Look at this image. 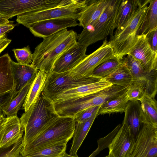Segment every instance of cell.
I'll return each instance as SVG.
<instances>
[{"mask_svg": "<svg viewBox=\"0 0 157 157\" xmlns=\"http://www.w3.org/2000/svg\"><path fill=\"white\" fill-rule=\"evenodd\" d=\"M100 106H93L86 109L76 114L73 118L75 122H83L90 118Z\"/></svg>", "mask_w": 157, "mask_h": 157, "instance_id": "obj_35", "label": "cell"}, {"mask_svg": "<svg viewBox=\"0 0 157 157\" xmlns=\"http://www.w3.org/2000/svg\"><path fill=\"white\" fill-rule=\"evenodd\" d=\"M109 0H89L78 19V25L84 28L96 20L102 14Z\"/></svg>", "mask_w": 157, "mask_h": 157, "instance_id": "obj_20", "label": "cell"}, {"mask_svg": "<svg viewBox=\"0 0 157 157\" xmlns=\"http://www.w3.org/2000/svg\"><path fill=\"white\" fill-rule=\"evenodd\" d=\"M23 136L16 143L6 147L0 148V157H20L23 146Z\"/></svg>", "mask_w": 157, "mask_h": 157, "instance_id": "obj_34", "label": "cell"}, {"mask_svg": "<svg viewBox=\"0 0 157 157\" xmlns=\"http://www.w3.org/2000/svg\"><path fill=\"white\" fill-rule=\"evenodd\" d=\"M120 60L130 72L132 80L141 79L146 82V94L155 98L157 92V70L146 72L139 63L129 55Z\"/></svg>", "mask_w": 157, "mask_h": 157, "instance_id": "obj_14", "label": "cell"}, {"mask_svg": "<svg viewBox=\"0 0 157 157\" xmlns=\"http://www.w3.org/2000/svg\"><path fill=\"white\" fill-rule=\"evenodd\" d=\"M136 136L125 121L109 145V153L113 157H129L133 147Z\"/></svg>", "mask_w": 157, "mask_h": 157, "instance_id": "obj_12", "label": "cell"}, {"mask_svg": "<svg viewBox=\"0 0 157 157\" xmlns=\"http://www.w3.org/2000/svg\"><path fill=\"white\" fill-rule=\"evenodd\" d=\"M104 79L112 85L127 86L132 81V78L128 68L122 63L116 71Z\"/></svg>", "mask_w": 157, "mask_h": 157, "instance_id": "obj_29", "label": "cell"}, {"mask_svg": "<svg viewBox=\"0 0 157 157\" xmlns=\"http://www.w3.org/2000/svg\"><path fill=\"white\" fill-rule=\"evenodd\" d=\"M4 118V115L3 113L0 114V126Z\"/></svg>", "mask_w": 157, "mask_h": 157, "instance_id": "obj_41", "label": "cell"}, {"mask_svg": "<svg viewBox=\"0 0 157 157\" xmlns=\"http://www.w3.org/2000/svg\"><path fill=\"white\" fill-rule=\"evenodd\" d=\"M12 22V21H9L8 19L0 17V26Z\"/></svg>", "mask_w": 157, "mask_h": 157, "instance_id": "obj_40", "label": "cell"}, {"mask_svg": "<svg viewBox=\"0 0 157 157\" xmlns=\"http://www.w3.org/2000/svg\"><path fill=\"white\" fill-rule=\"evenodd\" d=\"M47 75L48 74L44 71H38L22 105L25 113L40 97L44 88Z\"/></svg>", "mask_w": 157, "mask_h": 157, "instance_id": "obj_23", "label": "cell"}, {"mask_svg": "<svg viewBox=\"0 0 157 157\" xmlns=\"http://www.w3.org/2000/svg\"><path fill=\"white\" fill-rule=\"evenodd\" d=\"M56 0H0V17L7 19L27 12H37L56 7Z\"/></svg>", "mask_w": 157, "mask_h": 157, "instance_id": "obj_8", "label": "cell"}, {"mask_svg": "<svg viewBox=\"0 0 157 157\" xmlns=\"http://www.w3.org/2000/svg\"><path fill=\"white\" fill-rule=\"evenodd\" d=\"M139 0H121L117 15L116 28L122 27L137 8Z\"/></svg>", "mask_w": 157, "mask_h": 157, "instance_id": "obj_27", "label": "cell"}, {"mask_svg": "<svg viewBox=\"0 0 157 157\" xmlns=\"http://www.w3.org/2000/svg\"><path fill=\"white\" fill-rule=\"evenodd\" d=\"M122 64L120 60L114 57L99 65L94 70L91 75L104 79L116 71Z\"/></svg>", "mask_w": 157, "mask_h": 157, "instance_id": "obj_30", "label": "cell"}, {"mask_svg": "<svg viewBox=\"0 0 157 157\" xmlns=\"http://www.w3.org/2000/svg\"><path fill=\"white\" fill-rule=\"evenodd\" d=\"M5 37H6V36H5V37H1V38H0V39H2V38H5Z\"/></svg>", "mask_w": 157, "mask_h": 157, "instance_id": "obj_46", "label": "cell"}, {"mask_svg": "<svg viewBox=\"0 0 157 157\" xmlns=\"http://www.w3.org/2000/svg\"><path fill=\"white\" fill-rule=\"evenodd\" d=\"M99 109L97 110L88 119L82 122H75L72 137L73 141L69 151L70 155L78 156L77 151L86 137L94 120L98 115Z\"/></svg>", "mask_w": 157, "mask_h": 157, "instance_id": "obj_22", "label": "cell"}, {"mask_svg": "<svg viewBox=\"0 0 157 157\" xmlns=\"http://www.w3.org/2000/svg\"><path fill=\"white\" fill-rule=\"evenodd\" d=\"M11 63L14 82L13 91L16 95L22 88L35 77L39 70L31 64H21L12 60Z\"/></svg>", "mask_w": 157, "mask_h": 157, "instance_id": "obj_18", "label": "cell"}, {"mask_svg": "<svg viewBox=\"0 0 157 157\" xmlns=\"http://www.w3.org/2000/svg\"><path fill=\"white\" fill-rule=\"evenodd\" d=\"M11 60L8 53L0 56V96L10 92L14 89Z\"/></svg>", "mask_w": 157, "mask_h": 157, "instance_id": "obj_21", "label": "cell"}, {"mask_svg": "<svg viewBox=\"0 0 157 157\" xmlns=\"http://www.w3.org/2000/svg\"><path fill=\"white\" fill-rule=\"evenodd\" d=\"M127 55L138 61L146 72L150 73L157 70V53L152 49L146 35L136 36Z\"/></svg>", "mask_w": 157, "mask_h": 157, "instance_id": "obj_10", "label": "cell"}, {"mask_svg": "<svg viewBox=\"0 0 157 157\" xmlns=\"http://www.w3.org/2000/svg\"><path fill=\"white\" fill-rule=\"evenodd\" d=\"M104 157H113V156L111 154L109 153V155H107V156H105Z\"/></svg>", "mask_w": 157, "mask_h": 157, "instance_id": "obj_43", "label": "cell"}, {"mask_svg": "<svg viewBox=\"0 0 157 157\" xmlns=\"http://www.w3.org/2000/svg\"><path fill=\"white\" fill-rule=\"evenodd\" d=\"M114 57L111 44L106 38L99 48L91 54L87 55L81 62L70 71L81 76L91 75L99 65Z\"/></svg>", "mask_w": 157, "mask_h": 157, "instance_id": "obj_11", "label": "cell"}, {"mask_svg": "<svg viewBox=\"0 0 157 157\" xmlns=\"http://www.w3.org/2000/svg\"><path fill=\"white\" fill-rule=\"evenodd\" d=\"M87 48L85 46L77 42L56 61L52 72L60 73L71 70L87 56Z\"/></svg>", "mask_w": 157, "mask_h": 157, "instance_id": "obj_17", "label": "cell"}, {"mask_svg": "<svg viewBox=\"0 0 157 157\" xmlns=\"http://www.w3.org/2000/svg\"><path fill=\"white\" fill-rule=\"evenodd\" d=\"M146 36L152 49L157 53V29L150 31Z\"/></svg>", "mask_w": 157, "mask_h": 157, "instance_id": "obj_36", "label": "cell"}, {"mask_svg": "<svg viewBox=\"0 0 157 157\" xmlns=\"http://www.w3.org/2000/svg\"><path fill=\"white\" fill-rule=\"evenodd\" d=\"M78 24L77 21L71 18L53 19L36 22L30 25L29 29L34 36L43 38Z\"/></svg>", "mask_w": 157, "mask_h": 157, "instance_id": "obj_13", "label": "cell"}, {"mask_svg": "<svg viewBox=\"0 0 157 157\" xmlns=\"http://www.w3.org/2000/svg\"><path fill=\"white\" fill-rule=\"evenodd\" d=\"M150 0H139L138 6L132 17L122 28L116 29L109 42L115 57L121 60L128 54V49L137 35L145 17Z\"/></svg>", "mask_w": 157, "mask_h": 157, "instance_id": "obj_5", "label": "cell"}, {"mask_svg": "<svg viewBox=\"0 0 157 157\" xmlns=\"http://www.w3.org/2000/svg\"><path fill=\"white\" fill-rule=\"evenodd\" d=\"M35 78L22 88L6 105L0 109L3 115L7 117L17 115V113L23 105Z\"/></svg>", "mask_w": 157, "mask_h": 157, "instance_id": "obj_24", "label": "cell"}, {"mask_svg": "<svg viewBox=\"0 0 157 157\" xmlns=\"http://www.w3.org/2000/svg\"><path fill=\"white\" fill-rule=\"evenodd\" d=\"M67 143L55 145L20 157H62L66 152Z\"/></svg>", "mask_w": 157, "mask_h": 157, "instance_id": "obj_32", "label": "cell"}, {"mask_svg": "<svg viewBox=\"0 0 157 157\" xmlns=\"http://www.w3.org/2000/svg\"><path fill=\"white\" fill-rule=\"evenodd\" d=\"M112 85L102 79L95 82L66 90L48 99L52 103L74 100L98 92Z\"/></svg>", "mask_w": 157, "mask_h": 157, "instance_id": "obj_16", "label": "cell"}, {"mask_svg": "<svg viewBox=\"0 0 157 157\" xmlns=\"http://www.w3.org/2000/svg\"><path fill=\"white\" fill-rule=\"evenodd\" d=\"M146 82L143 80H132L127 86L126 95L129 101H140L146 93Z\"/></svg>", "mask_w": 157, "mask_h": 157, "instance_id": "obj_31", "label": "cell"}, {"mask_svg": "<svg viewBox=\"0 0 157 157\" xmlns=\"http://www.w3.org/2000/svg\"><path fill=\"white\" fill-rule=\"evenodd\" d=\"M6 48H0V54Z\"/></svg>", "mask_w": 157, "mask_h": 157, "instance_id": "obj_44", "label": "cell"}, {"mask_svg": "<svg viewBox=\"0 0 157 157\" xmlns=\"http://www.w3.org/2000/svg\"><path fill=\"white\" fill-rule=\"evenodd\" d=\"M128 101L126 92L108 100L101 105L98 115L124 112Z\"/></svg>", "mask_w": 157, "mask_h": 157, "instance_id": "obj_28", "label": "cell"}, {"mask_svg": "<svg viewBox=\"0 0 157 157\" xmlns=\"http://www.w3.org/2000/svg\"><path fill=\"white\" fill-rule=\"evenodd\" d=\"M89 0H75L69 5L37 12H27L17 16L16 21L29 28L33 24L42 21L61 18H71L76 21L80 17Z\"/></svg>", "mask_w": 157, "mask_h": 157, "instance_id": "obj_6", "label": "cell"}, {"mask_svg": "<svg viewBox=\"0 0 157 157\" xmlns=\"http://www.w3.org/2000/svg\"><path fill=\"white\" fill-rule=\"evenodd\" d=\"M129 157H157V127L143 124Z\"/></svg>", "mask_w": 157, "mask_h": 157, "instance_id": "obj_9", "label": "cell"}, {"mask_svg": "<svg viewBox=\"0 0 157 157\" xmlns=\"http://www.w3.org/2000/svg\"><path fill=\"white\" fill-rule=\"evenodd\" d=\"M16 59L18 63L22 65H29L32 63L33 54L29 45L20 49H13Z\"/></svg>", "mask_w": 157, "mask_h": 157, "instance_id": "obj_33", "label": "cell"}, {"mask_svg": "<svg viewBox=\"0 0 157 157\" xmlns=\"http://www.w3.org/2000/svg\"><path fill=\"white\" fill-rule=\"evenodd\" d=\"M62 157H78V156H71L69 154H68L67 153H66L65 155Z\"/></svg>", "mask_w": 157, "mask_h": 157, "instance_id": "obj_42", "label": "cell"}, {"mask_svg": "<svg viewBox=\"0 0 157 157\" xmlns=\"http://www.w3.org/2000/svg\"><path fill=\"white\" fill-rule=\"evenodd\" d=\"M121 0H109L107 6L99 17L83 28L78 34L77 40L87 47L109 35L111 37L116 27L117 19Z\"/></svg>", "mask_w": 157, "mask_h": 157, "instance_id": "obj_4", "label": "cell"}, {"mask_svg": "<svg viewBox=\"0 0 157 157\" xmlns=\"http://www.w3.org/2000/svg\"><path fill=\"white\" fill-rule=\"evenodd\" d=\"M77 35L74 31L66 29L43 38L35 48L31 64L50 74L56 61L77 43Z\"/></svg>", "mask_w": 157, "mask_h": 157, "instance_id": "obj_1", "label": "cell"}, {"mask_svg": "<svg viewBox=\"0 0 157 157\" xmlns=\"http://www.w3.org/2000/svg\"><path fill=\"white\" fill-rule=\"evenodd\" d=\"M75 122L73 118L58 116L33 141L20 151L25 156L44 148L67 143L72 138Z\"/></svg>", "mask_w": 157, "mask_h": 157, "instance_id": "obj_2", "label": "cell"}, {"mask_svg": "<svg viewBox=\"0 0 157 157\" xmlns=\"http://www.w3.org/2000/svg\"><path fill=\"white\" fill-rule=\"evenodd\" d=\"M24 131L17 115L4 118L0 126V148L13 145L23 136Z\"/></svg>", "mask_w": 157, "mask_h": 157, "instance_id": "obj_15", "label": "cell"}, {"mask_svg": "<svg viewBox=\"0 0 157 157\" xmlns=\"http://www.w3.org/2000/svg\"><path fill=\"white\" fill-rule=\"evenodd\" d=\"M101 79L92 75H79L70 71L60 73L52 72L48 75L41 94L49 99L66 90L95 82Z\"/></svg>", "mask_w": 157, "mask_h": 157, "instance_id": "obj_7", "label": "cell"}, {"mask_svg": "<svg viewBox=\"0 0 157 157\" xmlns=\"http://www.w3.org/2000/svg\"><path fill=\"white\" fill-rule=\"evenodd\" d=\"M157 29V0H150L144 19L137 35H146Z\"/></svg>", "mask_w": 157, "mask_h": 157, "instance_id": "obj_25", "label": "cell"}, {"mask_svg": "<svg viewBox=\"0 0 157 157\" xmlns=\"http://www.w3.org/2000/svg\"><path fill=\"white\" fill-rule=\"evenodd\" d=\"M140 101L145 122L157 127V103L154 98L145 93Z\"/></svg>", "mask_w": 157, "mask_h": 157, "instance_id": "obj_26", "label": "cell"}, {"mask_svg": "<svg viewBox=\"0 0 157 157\" xmlns=\"http://www.w3.org/2000/svg\"><path fill=\"white\" fill-rule=\"evenodd\" d=\"M15 25L12 22L0 26V38L5 36L6 33L13 29Z\"/></svg>", "mask_w": 157, "mask_h": 157, "instance_id": "obj_38", "label": "cell"}, {"mask_svg": "<svg viewBox=\"0 0 157 157\" xmlns=\"http://www.w3.org/2000/svg\"><path fill=\"white\" fill-rule=\"evenodd\" d=\"M58 116L52 103L41 94L20 118L25 128L23 147L33 141Z\"/></svg>", "mask_w": 157, "mask_h": 157, "instance_id": "obj_3", "label": "cell"}, {"mask_svg": "<svg viewBox=\"0 0 157 157\" xmlns=\"http://www.w3.org/2000/svg\"><path fill=\"white\" fill-rule=\"evenodd\" d=\"M139 101H129L124 112L125 114L123 121L130 127L135 136L145 121Z\"/></svg>", "mask_w": 157, "mask_h": 157, "instance_id": "obj_19", "label": "cell"}, {"mask_svg": "<svg viewBox=\"0 0 157 157\" xmlns=\"http://www.w3.org/2000/svg\"><path fill=\"white\" fill-rule=\"evenodd\" d=\"M2 111L1 109H0V114H2Z\"/></svg>", "mask_w": 157, "mask_h": 157, "instance_id": "obj_45", "label": "cell"}, {"mask_svg": "<svg viewBox=\"0 0 157 157\" xmlns=\"http://www.w3.org/2000/svg\"><path fill=\"white\" fill-rule=\"evenodd\" d=\"M16 96L13 90L0 96V109L6 105L9 101Z\"/></svg>", "mask_w": 157, "mask_h": 157, "instance_id": "obj_37", "label": "cell"}, {"mask_svg": "<svg viewBox=\"0 0 157 157\" xmlns=\"http://www.w3.org/2000/svg\"><path fill=\"white\" fill-rule=\"evenodd\" d=\"M11 40L6 37L0 39V48H6L10 43Z\"/></svg>", "mask_w": 157, "mask_h": 157, "instance_id": "obj_39", "label": "cell"}]
</instances>
